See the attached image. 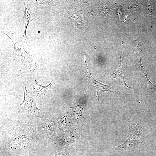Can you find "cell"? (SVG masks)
Returning <instances> with one entry per match:
<instances>
[{"label":"cell","mask_w":156,"mask_h":156,"mask_svg":"<svg viewBox=\"0 0 156 156\" xmlns=\"http://www.w3.org/2000/svg\"><path fill=\"white\" fill-rule=\"evenodd\" d=\"M11 40L14 44L15 54L21 59L23 66L30 72H33L36 69V61L34 57L28 53L23 48L25 39L21 38L10 32L5 34Z\"/></svg>","instance_id":"obj_1"},{"label":"cell","mask_w":156,"mask_h":156,"mask_svg":"<svg viewBox=\"0 0 156 156\" xmlns=\"http://www.w3.org/2000/svg\"><path fill=\"white\" fill-rule=\"evenodd\" d=\"M24 83H22V87L24 92V100L20 105L22 109L28 110L35 115H40L42 111L38 108L37 103L34 100V94L28 92Z\"/></svg>","instance_id":"obj_2"},{"label":"cell","mask_w":156,"mask_h":156,"mask_svg":"<svg viewBox=\"0 0 156 156\" xmlns=\"http://www.w3.org/2000/svg\"><path fill=\"white\" fill-rule=\"evenodd\" d=\"M142 130L140 132H137L135 135L134 127L132 128V129H131V131L133 133V136L132 134L131 133L129 137L125 142L119 146H113V148L120 151L130 148L137 147L140 142V138L142 133Z\"/></svg>","instance_id":"obj_3"},{"label":"cell","mask_w":156,"mask_h":156,"mask_svg":"<svg viewBox=\"0 0 156 156\" xmlns=\"http://www.w3.org/2000/svg\"><path fill=\"white\" fill-rule=\"evenodd\" d=\"M85 62L86 65V67L88 69L87 72H86L84 76L86 77L92 82L94 85L97 90V95L96 98L98 97L99 100V96L103 92L107 91L109 92H112L116 94L112 90L113 88L108 85H105L95 80L91 75V73L88 69L87 64L85 61Z\"/></svg>","instance_id":"obj_4"},{"label":"cell","mask_w":156,"mask_h":156,"mask_svg":"<svg viewBox=\"0 0 156 156\" xmlns=\"http://www.w3.org/2000/svg\"><path fill=\"white\" fill-rule=\"evenodd\" d=\"M24 4L25 10L24 14V21L25 24V27L24 34L22 37H24L25 34L26 38H27L26 34V28L29 23L33 20L34 18L36 16V14L34 13V12L32 11L35 8L34 7L33 9V6L31 1H27L23 2Z\"/></svg>","instance_id":"obj_5"},{"label":"cell","mask_w":156,"mask_h":156,"mask_svg":"<svg viewBox=\"0 0 156 156\" xmlns=\"http://www.w3.org/2000/svg\"><path fill=\"white\" fill-rule=\"evenodd\" d=\"M55 79H53L48 86H44L38 83L35 78L34 79H33L32 81V86L33 88L32 93L38 98L40 99L43 98L45 94L49 90L51 85L54 84L55 83L53 82V81Z\"/></svg>","instance_id":"obj_6"},{"label":"cell","mask_w":156,"mask_h":156,"mask_svg":"<svg viewBox=\"0 0 156 156\" xmlns=\"http://www.w3.org/2000/svg\"><path fill=\"white\" fill-rule=\"evenodd\" d=\"M121 56L119 62V65L118 70L114 73L111 74L113 78L116 79L124 86L130 88L126 83L124 79V74L126 70L124 66L121 63Z\"/></svg>","instance_id":"obj_7"},{"label":"cell","mask_w":156,"mask_h":156,"mask_svg":"<svg viewBox=\"0 0 156 156\" xmlns=\"http://www.w3.org/2000/svg\"><path fill=\"white\" fill-rule=\"evenodd\" d=\"M50 120L44 118H43L41 121L40 129L42 134L45 138H50V135H51L53 131V125Z\"/></svg>","instance_id":"obj_8"},{"label":"cell","mask_w":156,"mask_h":156,"mask_svg":"<svg viewBox=\"0 0 156 156\" xmlns=\"http://www.w3.org/2000/svg\"><path fill=\"white\" fill-rule=\"evenodd\" d=\"M52 0H31V2L34 6L37 9L45 10L52 7Z\"/></svg>","instance_id":"obj_9"}]
</instances>
